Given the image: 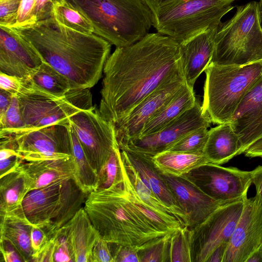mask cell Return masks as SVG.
Returning a JSON list of instances; mask_svg holds the SVG:
<instances>
[{
	"label": "cell",
	"mask_w": 262,
	"mask_h": 262,
	"mask_svg": "<svg viewBox=\"0 0 262 262\" xmlns=\"http://www.w3.org/2000/svg\"><path fill=\"white\" fill-rule=\"evenodd\" d=\"M181 0H145L152 14L171 6Z\"/></svg>",
	"instance_id": "obj_49"
},
{
	"label": "cell",
	"mask_w": 262,
	"mask_h": 262,
	"mask_svg": "<svg viewBox=\"0 0 262 262\" xmlns=\"http://www.w3.org/2000/svg\"><path fill=\"white\" fill-rule=\"evenodd\" d=\"M210 123L196 100L193 107L158 131L129 140L119 147L151 157L166 150L190 132L201 127L208 128Z\"/></svg>",
	"instance_id": "obj_13"
},
{
	"label": "cell",
	"mask_w": 262,
	"mask_h": 262,
	"mask_svg": "<svg viewBox=\"0 0 262 262\" xmlns=\"http://www.w3.org/2000/svg\"><path fill=\"white\" fill-rule=\"evenodd\" d=\"M49 239L50 238L42 229L33 226L31 232V243L33 251L32 257L44 247Z\"/></svg>",
	"instance_id": "obj_45"
},
{
	"label": "cell",
	"mask_w": 262,
	"mask_h": 262,
	"mask_svg": "<svg viewBox=\"0 0 262 262\" xmlns=\"http://www.w3.org/2000/svg\"><path fill=\"white\" fill-rule=\"evenodd\" d=\"M55 239L51 237L44 247L33 257L32 261H54Z\"/></svg>",
	"instance_id": "obj_46"
},
{
	"label": "cell",
	"mask_w": 262,
	"mask_h": 262,
	"mask_svg": "<svg viewBox=\"0 0 262 262\" xmlns=\"http://www.w3.org/2000/svg\"><path fill=\"white\" fill-rule=\"evenodd\" d=\"M207 128L201 127L190 132L166 150L189 153L203 152L208 137Z\"/></svg>",
	"instance_id": "obj_34"
},
{
	"label": "cell",
	"mask_w": 262,
	"mask_h": 262,
	"mask_svg": "<svg viewBox=\"0 0 262 262\" xmlns=\"http://www.w3.org/2000/svg\"><path fill=\"white\" fill-rule=\"evenodd\" d=\"M69 130L72 155L76 167L75 180L85 192L89 193L96 189L98 174L88 161L80 143L70 124Z\"/></svg>",
	"instance_id": "obj_31"
},
{
	"label": "cell",
	"mask_w": 262,
	"mask_h": 262,
	"mask_svg": "<svg viewBox=\"0 0 262 262\" xmlns=\"http://www.w3.org/2000/svg\"><path fill=\"white\" fill-rule=\"evenodd\" d=\"M51 16L70 29L86 34L94 33L93 27L89 20L64 0L57 1L54 4Z\"/></svg>",
	"instance_id": "obj_32"
},
{
	"label": "cell",
	"mask_w": 262,
	"mask_h": 262,
	"mask_svg": "<svg viewBox=\"0 0 262 262\" xmlns=\"http://www.w3.org/2000/svg\"><path fill=\"white\" fill-rule=\"evenodd\" d=\"M262 61L261 14L258 2L236 7L217 27L210 63L244 66Z\"/></svg>",
	"instance_id": "obj_5"
},
{
	"label": "cell",
	"mask_w": 262,
	"mask_h": 262,
	"mask_svg": "<svg viewBox=\"0 0 262 262\" xmlns=\"http://www.w3.org/2000/svg\"><path fill=\"white\" fill-rule=\"evenodd\" d=\"M70 124L88 161L98 174L118 143L114 124L105 120L95 107L74 114Z\"/></svg>",
	"instance_id": "obj_11"
},
{
	"label": "cell",
	"mask_w": 262,
	"mask_h": 262,
	"mask_svg": "<svg viewBox=\"0 0 262 262\" xmlns=\"http://www.w3.org/2000/svg\"><path fill=\"white\" fill-rule=\"evenodd\" d=\"M156 168L162 174L181 177L209 163L204 152L189 153L165 150L150 157Z\"/></svg>",
	"instance_id": "obj_29"
},
{
	"label": "cell",
	"mask_w": 262,
	"mask_h": 262,
	"mask_svg": "<svg viewBox=\"0 0 262 262\" xmlns=\"http://www.w3.org/2000/svg\"><path fill=\"white\" fill-rule=\"evenodd\" d=\"M14 95L4 90L0 91V116L3 115L7 111Z\"/></svg>",
	"instance_id": "obj_50"
},
{
	"label": "cell",
	"mask_w": 262,
	"mask_h": 262,
	"mask_svg": "<svg viewBox=\"0 0 262 262\" xmlns=\"http://www.w3.org/2000/svg\"><path fill=\"white\" fill-rule=\"evenodd\" d=\"M204 114L211 122L230 123L243 97L262 73V63L226 66L210 63L205 70Z\"/></svg>",
	"instance_id": "obj_6"
},
{
	"label": "cell",
	"mask_w": 262,
	"mask_h": 262,
	"mask_svg": "<svg viewBox=\"0 0 262 262\" xmlns=\"http://www.w3.org/2000/svg\"><path fill=\"white\" fill-rule=\"evenodd\" d=\"M69 126L55 124L15 136H7L15 140L23 160L69 158L72 156Z\"/></svg>",
	"instance_id": "obj_14"
},
{
	"label": "cell",
	"mask_w": 262,
	"mask_h": 262,
	"mask_svg": "<svg viewBox=\"0 0 262 262\" xmlns=\"http://www.w3.org/2000/svg\"><path fill=\"white\" fill-rule=\"evenodd\" d=\"M88 194L70 179L30 191L21 206L32 225L50 238L83 207Z\"/></svg>",
	"instance_id": "obj_7"
},
{
	"label": "cell",
	"mask_w": 262,
	"mask_h": 262,
	"mask_svg": "<svg viewBox=\"0 0 262 262\" xmlns=\"http://www.w3.org/2000/svg\"><path fill=\"white\" fill-rule=\"evenodd\" d=\"M218 26L208 28L180 43L183 74L191 88L210 62Z\"/></svg>",
	"instance_id": "obj_20"
},
{
	"label": "cell",
	"mask_w": 262,
	"mask_h": 262,
	"mask_svg": "<svg viewBox=\"0 0 262 262\" xmlns=\"http://www.w3.org/2000/svg\"><path fill=\"white\" fill-rule=\"evenodd\" d=\"M121 151L118 143L98 174L96 190L107 188L118 179L120 173Z\"/></svg>",
	"instance_id": "obj_36"
},
{
	"label": "cell",
	"mask_w": 262,
	"mask_h": 262,
	"mask_svg": "<svg viewBox=\"0 0 262 262\" xmlns=\"http://www.w3.org/2000/svg\"><path fill=\"white\" fill-rule=\"evenodd\" d=\"M230 123L239 137V155L262 138V73L243 97Z\"/></svg>",
	"instance_id": "obj_18"
},
{
	"label": "cell",
	"mask_w": 262,
	"mask_h": 262,
	"mask_svg": "<svg viewBox=\"0 0 262 262\" xmlns=\"http://www.w3.org/2000/svg\"><path fill=\"white\" fill-rule=\"evenodd\" d=\"M17 167L24 174L29 192L56 183L75 180L73 156L35 161L22 160Z\"/></svg>",
	"instance_id": "obj_22"
},
{
	"label": "cell",
	"mask_w": 262,
	"mask_h": 262,
	"mask_svg": "<svg viewBox=\"0 0 262 262\" xmlns=\"http://www.w3.org/2000/svg\"><path fill=\"white\" fill-rule=\"evenodd\" d=\"M59 230L71 247L75 262H91L92 250L101 237L84 207Z\"/></svg>",
	"instance_id": "obj_23"
},
{
	"label": "cell",
	"mask_w": 262,
	"mask_h": 262,
	"mask_svg": "<svg viewBox=\"0 0 262 262\" xmlns=\"http://www.w3.org/2000/svg\"><path fill=\"white\" fill-rule=\"evenodd\" d=\"M232 1H236V0H232Z\"/></svg>",
	"instance_id": "obj_55"
},
{
	"label": "cell",
	"mask_w": 262,
	"mask_h": 262,
	"mask_svg": "<svg viewBox=\"0 0 262 262\" xmlns=\"http://www.w3.org/2000/svg\"><path fill=\"white\" fill-rule=\"evenodd\" d=\"M228 244L225 243L218 247L212 252L208 262H223Z\"/></svg>",
	"instance_id": "obj_51"
},
{
	"label": "cell",
	"mask_w": 262,
	"mask_h": 262,
	"mask_svg": "<svg viewBox=\"0 0 262 262\" xmlns=\"http://www.w3.org/2000/svg\"><path fill=\"white\" fill-rule=\"evenodd\" d=\"M191 262L190 229L183 227L171 233L168 247L167 262Z\"/></svg>",
	"instance_id": "obj_33"
},
{
	"label": "cell",
	"mask_w": 262,
	"mask_h": 262,
	"mask_svg": "<svg viewBox=\"0 0 262 262\" xmlns=\"http://www.w3.org/2000/svg\"><path fill=\"white\" fill-rule=\"evenodd\" d=\"M171 234L166 235L158 243L139 251L140 262H167L168 243Z\"/></svg>",
	"instance_id": "obj_37"
},
{
	"label": "cell",
	"mask_w": 262,
	"mask_h": 262,
	"mask_svg": "<svg viewBox=\"0 0 262 262\" xmlns=\"http://www.w3.org/2000/svg\"><path fill=\"white\" fill-rule=\"evenodd\" d=\"M262 244V201L244 199L243 210L229 241L223 262H246Z\"/></svg>",
	"instance_id": "obj_16"
},
{
	"label": "cell",
	"mask_w": 262,
	"mask_h": 262,
	"mask_svg": "<svg viewBox=\"0 0 262 262\" xmlns=\"http://www.w3.org/2000/svg\"><path fill=\"white\" fill-rule=\"evenodd\" d=\"M262 63V61H260Z\"/></svg>",
	"instance_id": "obj_56"
},
{
	"label": "cell",
	"mask_w": 262,
	"mask_h": 262,
	"mask_svg": "<svg viewBox=\"0 0 262 262\" xmlns=\"http://www.w3.org/2000/svg\"><path fill=\"white\" fill-rule=\"evenodd\" d=\"M41 63L19 37L9 28L0 26V72L23 79Z\"/></svg>",
	"instance_id": "obj_19"
},
{
	"label": "cell",
	"mask_w": 262,
	"mask_h": 262,
	"mask_svg": "<svg viewBox=\"0 0 262 262\" xmlns=\"http://www.w3.org/2000/svg\"><path fill=\"white\" fill-rule=\"evenodd\" d=\"M40 58L66 77L72 89H90L102 76L112 45L93 33H82L52 16L23 26L8 27Z\"/></svg>",
	"instance_id": "obj_2"
},
{
	"label": "cell",
	"mask_w": 262,
	"mask_h": 262,
	"mask_svg": "<svg viewBox=\"0 0 262 262\" xmlns=\"http://www.w3.org/2000/svg\"><path fill=\"white\" fill-rule=\"evenodd\" d=\"M87 18L94 34L116 47L140 40L152 26L145 0H64Z\"/></svg>",
	"instance_id": "obj_4"
},
{
	"label": "cell",
	"mask_w": 262,
	"mask_h": 262,
	"mask_svg": "<svg viewBox=\"0 0 262 262\" xmlns=\"http://www.w3.org/2000/svg\"><path fill=\"white\" fill-rule=\"evenodd\" d=\"M246 262H262V244L252 253Z\"/></svg>",
	"instance_id": "obj_53"
},
{
	"label": "cell",
	"mask_w": 262,
	"mask_h": 262,
	"mask_svg": "<svg viewBox=\"0 0 262 262\" xmlns=\"http://www.w3.org/2000/svg\"><path fill=\"white\" fill-rule=\"evenodd\" d=\"M244 199L225 204L190 229L191 262H208L212 252L228 243L241 215Z\"/></svg>",
	"instance_id": "obj_10"
},
{
	"label": "cell",
	"mask_w": 262,
	"mask_h": 262,
	"mask_svg": "<svg viewBox=\"0 0 262 262\" xmlns=\"http://www.w3.org/2000/svg\"><path fill=\"white\" fill-rule=\"evenodd\" d=\"M196 100L193 89L186 83L176 96L144 125L139 138L152 134L169 124L193 107Z\"/></svg>",
	"instance_id": "obj_28"
},
{
	"label": "cell",
	"mask_w": 262,
	"mask_h": 262,
	"mask_svg": "<svg viewBox=\"0 0 262 262\" xmlns=\"http://www.w3.org/2000/svg\"><path fill=\"white\" fill-rule=\"evenodd\" d=\"M244 153L249 158L262 157V138L251 145Z\"/></svg>",
	"instance_id": "obj_52"
},
{
	"label": "cell",
	"mask_w": 262,
	"mask_h": 262,
	"mask_svg": "<svg viewBox=\"0 0 262 262\" xmlns=\"http://www.w3.org/2000/svg\"><path fill=\"white\" fill-rule=\"evenodd\" d=\"M24 123L17 96H13L6 112L0 116V135L13 136L23 128Z\"/></svg>",
	"instance_id": "obj_35"
},
{
	"label": "cell",
	"mask_w": 262,
	"mask_h": 262,
	"mask_svg": "<svg viewBox=\"0 0 262 262\" xmlns=\"http://www.w3.org/2000/svg\"><path fill=\"white\" fill-rule=\"evenodd\" d=\"M240 141L230 123L219 124L208 130L204 150L209 163L222 165L239 155Z\"/></svg>",
	"instance_id": "obj_27"
},
{
	"label": "cell",
	"mask_w": 262,
	"mask_h": 262,
	"mask_svg": "<svg viewBox=\"0 0 262 262\" xmlns=\"http://www.w3.org/2000/svg\"><path fill=\"white\" fill-rule=\"evenodd\" d=\"M186 84L184 77L157 89L114 124L118 145L139 138L144 125L162 109Z\"/></svg>",
	"instance_id": "obj_15"
},
{
	"label": "cell",
	"mask_w": 262,
	"mask_h": 262,
	"mask_svg": "<svg viewBox=\"0 0 262 262\" xmlns=\"http://www.w3.org/2000/svg\"><path fill=\"white\" fill-rule=\"evenodd\" d=\"M120 151L125 168L126 186L132 201L140 210L150 209L176 230L186 226L174 211L163 203L153 192L147 182L132 165L124 151L121 149Z\"/></svg>",
	"instance_id": "obj_21"
},
{
	"label": "cell",
	"mask_w": 262,
	"mask_h": 262,
	"mask_svg": "<svg viewBox=\"0 0 262 262\" xmlns=\"http://www.w3.org/2000/svg\"><path fill=\"white\" fill-rule=\"evenodd\" d=\"M91 262H114L109 243L101 237L92 250Z\"/></svg>",
	"instance_id": "obj_42"
},
{
	"label": "cell",
	"mask_w": 262,
	"mask_h": 262,
	"mask_svg": "<svg viewBox=\"0 0 262 262\" xmlns=\"http://www.w3.org/2000/svg\"><path fill=\"white\" fill-rule=\"evenodd\" d=\"M258 4H259V8H260V12H261V16H262V0H259Z\"/></svg>",
	"instance_id": "obj_54"
},
{
	"label": "cell",
	"mask_w": 262,
	"mask_h": 262,
	"mask_svg": "<svg viewBox=\"0 0 262 262\" xmlns=\"http://www.w3.org/2000/svg\"><path fill=\"white\" fill-rule=\"evenodd\" d=\"M35 0H21L17 12L16 24L12 27L23 26L35 23Z\"/></svg>",
	"instance_id": "obj_40"
},
{
	"label": "cell",
	"mask_w": 262,
	"mask_h": 262,
	"mask_svg": "<svg viewBox=\"0 0 262 262\" xmlns=\"http://www.w3.org/2000/svg\"><path fill=\"white\" fill-rule=\"evenodd\" d=\"M0 251L5 262H23V259L8 241L0 239Z\"/></svg>",
	"instance_id": "obj_47"
},
{
	"label": "cell",
	"mask_w": 262,
	"mask_h": 262,
	"mask_svg": "<svg viewBox=\"0 0 262 262\" xmlns=\"http://www.w3.org/2000/svg\"><path fill=\"white\" fill-rule=\"evenodd\" d=\"M60 0H35L34 16L36 22L51 16L54 4Z\"/></svg>",
	"instance_id": "obj_44"
},
{
	"label": "cell",
	"mask_w": 262,
	"mask_h": 262,
	"mask_svg": "<svg viewBox=\"0 0 262 262\" xmlns=\"http://www.w3.org/2000/svg\"><path fill=\"white\" fill-rule=\"evenodd\" d=\"M232 0H181L152 14L157 32L179 43L212 27L234 8Z\"/></svg>",
	"instance_id": "obj_8"
},
{
	"label": "cell",
	"mask_w": 262,
	"mask_h": 262,
	"mask_svg": "<svg viewBox=\"0 0 262 262\" xmlns=\"http://www.w3.org/2000/svg\"><path fill=\"white\" fill-rule=\"evenodd\" d=\"M213 199L231 202L247 196L251 185V171L211 163L181 176Z\"/></svg>",
	"instance_id": "obj_12"
},
{
	"label": "cell",
	"mask_w": 262,
	"mask_h": 262,
	"mask_svg": "<svg viewBox=\"0 0 262 262\" xmlns=\"http://www.w3.org/2000/svg\"><path fill=\"white\" fill-rule=\"evenodd\" d=\"M147 182L156 196L165 205L171 208L186 226L187 216L181 208L169 189L161 172L153 164L151 157L127 149H121Z\"/></svg>",
	"instance_id": "obj_25"
},
{
	"label": "cell",
	"mask_w": 262,
	"mask_h": 262,
	"mask_svg": "<svg viewBox=\"0 0 262 262\" xmlns=\"http://www.w3.org/2000/svg\"><path fill=\"white\" fill-rule=\"evenodd\" d=\"M20 81L21 90L53 98H63L72 89L66 77L44 62Z\"/></svg>",
	"instance_id": "obj_26"
},
{
	"label": "cell",
	"mask_w": 262,
	"mask_h": 262,
	"mask_svg": "<svg viewBox=\"0 0 262 262\" xmlns=\"http://www.w3.org/2000/svg\"><path fill=\"white\" fill-rule=\"evenodd\" d=\"M83 207L101 238L138 252L172 233L161 230L132 201L126 185L121 154L117 181L107 188L90 192Z\"/></svg>",
	"instance_id": "obj_3"
},
{
	"label": "cell",
	"mask_w": 262,
	"mask_h": 262,
	"mask_svg": "<svg viewBox=\"0 0 262 262\" xmlns=\"http://www.w3.org/2000/svg\"><path fill=\"white\" fill-rule=\"evenodd\" d=\"M161 174L179 206L185 212L187 216L186 226L190 229L204 222L221 206L230 203L213 199L182 177Z\"/></svg>",
	"instance_id": "obj_17"
},
{
	"label": "cell",
	"mask_w": 262,
	"mask_h": 262,
	"mask_svg": "<svg viewBox=\"0 0 262 262\" xmlns=\"http://www.w3.org/2000/svg\"><path fill=\"white\" fill-rule=\"evenodd\" d=\"M21 0H0V26H14Z\"/></svg>",
	"instance_id": "obj_38"
},
{
	"label": "cell",
	"mask_w": 262,
	"mask_h": 262,
	"mask_svg": "<svg viewBox=\"0 0 262 262\" xmlns=\"http://www.w3.org/2000/svg\"><path fill=\"white\" fill-rule=\"evenodd\" d=\"M103 73L98 111L114 124L157 89L184 77L180 43L159 32L148 33L130 46L116 47Z\"/></svg>",
	"instance_id": "obj_1"
},
{
	"label": "cell",
	"mask_w": 262,
	"mask_h": 262,
	"mask_svg": "<svg viewBox=\"0 0 262 262\" xmlns=\"http://www.w3.org/2000/svg\"><path fill=\"white\" fill-rule=\"evenodd\" d=\"M24 123L15 136L46 126L69 125L77 113L94 107L90 89H72L63 98H53L21 90L17 95ZM9 136V135H8Z\"/></svg>",
	"instance_id": "obj_9"
},
{
	"label": "cell",
	"mask_w": 262,
	"mask_h": 262,
	"mask_svg": "<svg viewBox=\"0 0 262 262\" xmlns=\"http://www.w3.org/2000/svg\"><path fill=\"white\" fill-rule=\"evenodd\" d=\"M114 262H140L138 252L130 247L109 243Z\"/></svg>",
	"instance_id": "obj_41"
},
{
	"label": "cell",
	"mask_w": 262,
	"mask_h": 262,
	"mask_svg": "<svg viewBox=\"0 0 262 262\" xmlns=\"http://www.w3.org/2000/svg\"><path fill=\"white\" fill-rule=\"evenodd\" d=\"M0 239L9 242L24 261H32L31 232L33 226L25 216L22 206L0 213Z\"/></svg>",
	"instance_id": "obj_24"
},
{
	"label": "cell",
	"mask_w": 262,
	"mask_h": 262,
	"mask_svg": "<svg viewBox=\"0 0 262 262\" xmlns=\"http://www.w3.org/2000/svg\"><path fill=\"white\" fill-rule=\"evenodd\" d=\"M21 88V83L19 78L0 72V89L17 96Z\"/></svg>",
	"instance_id": "obj_43"
},
{
	"label": "cell",
	"mask_w": 262,
	"mask_h": 262,
	"mask_svg": "<svg viewBox=\"0 0 262 262\" xmlns=\"http://www.w3.org/2000/svg\"><path fill=\"white\" fill-rule=\"evenodd\" d=\"M17 165L0 177V213L12 211L21 206L25 197L29 192L24 174Z\"/></svg>",
	"instance_id": "obj_30"
},
{
	"label": "cell",
	"mask_w": 262,
	"mask_h": 262,
	"mask_svg": "<svg viewBox=\"0 0 262 262\" xmlns=\"http://www.w3.org/2000/svg\"><path fill=\"white\" fill-rule=\"evenodd\" d=\"M251 171L252 183L255 187V196L262 201V165L257 166Z\"/></svg>",
	"instance_id": "obj_48"
},
{
	"label": "cell",
	"mask_w": 262,
	"mask_h": 262,
	"mask_svg": "<svg viewBox=\"0 0 262 262\" xmlns=\"http://www.w3.org/2000/svg\"><path fill=\"white\" fill-rule=\"evenodd\" d=\"M53 236L55 239L54 261H75L72 251L64 234L59 230Z\"/></svg>",
	"instance_id": "obj_39"
}]
</instances>
